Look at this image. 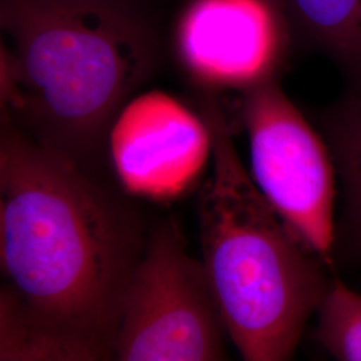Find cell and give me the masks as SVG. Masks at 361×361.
<instances>
[{
    "label": "cell",
    "mask_w": 361,
    "mask_h": 361,
    "mask_svg": "<svg viewBox=\"0 0 361 361\" xmlns=\"http://www.w3.org/2000/svg\"><path fill=\"white\" fill-rule=\"evenodd\" d=\"M147 238L137 209L1 113L0 360L114 359Z\"/></svg>",
    "instance_id": "1"
},
{
    "label": "cell",
    "mask_w": 361,
    "mask_h": 361,
    "mask_svg": "<svg viewBox=\"0 0 361 361\" xmlns=\"http://www.w3.org/2000/svg\"><path fill=\"white\" fill-rule=\"evenodd\" d=\"M285 26L277 0H192L176 30L177 58L200 91L243 92L276 78Z\"/></svg>",
    "instance_id": "6"
},
{
    "label": "cell",
    "mask_w": 361,
    "mask_h": 361,
    "mask_svg": "<svg viewBox=\"0 0 361 361\" xmlns=\"http://www.w3.org/2000/svg\"><path fill=\"white\" fill-rule=\"evenodd\" d=\"M250 177L300 241L324 265L334 264L335 168L323 138L276 78L243 91Z\"/></svg>",
    "instance_id": "5"
},
{
    "label": "cell",
    "mask_w": 361,
    "mask_h": 361,
    "mask_svg": "<svg viewBox=\"0 0 361 361\" xmlns=\"http://www.w3.org/2000/svg\"><path fill=\"white\" fill-rule=\"evenodd\" d=\"M328 129L345 193V224L361 250V89L331 111Z\"/></svg>",
    "instance_id": "9"
},
{
    "label": "cell",
    "mask_w": 361,
    "mask_h": 361,
    "mask_svg": "<svg viewBox=\"0 0 361 361\" xmlns=\"http://www.w3.org/2000/svg\"><path fill=\"white\" fill-rule=\"evenodd\" d=\"M316 337L337 360L361 361V295L335 280L319 307Z\"/></svg>",
    "instance_id": "10"
},
{
    "label": "cell",
    "mask_w": 361,
    "mask_h": 361,
    "mask_svg": "<svg viewBox=\"0 0 361 361\" xmlns=\"http://www.w3.org/2000/svg\"><path fill=\"white\" fill-rule=\"evenodd\" d=\"M1 113L104 177L109 133L157 47L129 0H1Z\"/></svg>",
    "instance_id": "2"
},
{
    "label": "cell",
    "mask_w": 361,
    "mask_h": 361,
    "mask_svg": "<svg viewBox=\"0 0 361 361\" xmlns=\"http://www.w3.org/2000/svg\"><path fill=\"white\" fill-rule=\"evenodd\" d=\"M200 113L213 138L200 240L226 332L244 360H289L329 288L323 262L259 193L216 94L201 91Z\"/></svg>",
    "instance_id": "3"
},
{
    "label": "cell",
    "mask_w": 361,
    "mask_h": 361,
    "mask_svg": "<svg viewBox=\"0 0 361 361\" xmlns=\"http://www.w3.org/2000/svg\"><path fill=\"white\" fill-rule=\"evenodd\" d=\"M289 25L361 82V0H277Z\"/></svg>",
    "instance_id": "8"
},
{
    "label": "cell",
    "mask_w": 361,
    "mask_h": 361,
    "mask_svg": "<svg viewBox=\"0 0 361 361\" xmlns=\"http://www.w3.org/2000/svg\"><path fill=\"white\" fill-rule=\"evenodd\" d=\"M212 153V131L201 113L197 116L161 91L125 104L107 140V154L122 189L153 201L186 193Z\"/></svg>",
    "instance_id": "7"
},
{
    "label": "cell",
    "mask_w": 361,
    "mask_h": 361,
    "mask_svg": "<svg viewBox=\"0 0 361 361\" xmlns=\"http://www.w3.org/2000/svg\"><path fill=\"white\" fill-rule=\"evenodd\" d=\"M225 335L204 262L186 250L173 221L161 224L131 276L114 360H225Z\"/></svg>",
    "instance_id": "4"
}]
</instances>
